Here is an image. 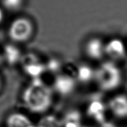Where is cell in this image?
<instances>
[{
    "label": "cell",
    "instance_id": "obj_1",
    "mask_svg": "<svg viewBox=\"0 0 127 127\" xmlns=\"http://www.w3.org/2000/svg\"><path fill=\"white\" fill-rule=\"evenodd\" d=\"M23 101L29 111L43 113L52 105V91L42 82H33L25 89Z\"/></svg>",
    "mask_w": 127,
    "mask_h": 127
},
{
    "label": "cell",
    "instance_id": "obj_2",
    "mask_svg": "<svg viewBox=\"0 0 127 127\" xmlns=\"http://www.w3.org/2000/svg\"><path fill=\"white\" fill-rule=\"evenodd\" d=\"M94 78L101 90L112 91L118 88L121 84L122 73L116 64L112 61H106L95 71Z\"/></svg>",
    "mask_w": 127,
    "mask_h": 127
},
{
    "label": "cell",
    "instance_id": "obj_3",
    "mask_svg": "<svg viewBox=\"0 0 127 127\" xmlns=\"http://www.w3.org/2000/svg\"><path fill=\"white\" fill-rule=\"evenodd\" d=\"M33 32V24L29 18L18 17L8 27V37L14 43H25L31 39Z\"/></svg>",
    "mask_w": 127,
    "mask_h": 127
},
{
    "label": "cell",
    "instance_id": "obj_4",
    "mask_svg": "<svg viewBox=\"0 0 127 127\" xmlns=\"http://www.w3.org/2000/svg\"><path fill=\"white\" fill-rule=\"evenodd\" d=\"M105 54L113 60L123 59L126 55V47L124 42L118 38H113L105 45Z\"/></svg>",
    "mask_w": 127,
    "mask_h": 127
},
{
    "label": "cell",
    "instance_id": "obj_5",
    "mask_svg": "<svg viewBox=\"0 0 127 127\" xmlns=\"http://www.w3.org/2000/svg\"><path fill=\"white\" fill-rule=\"evenodd\" d=\"M75 87V80L70 75L66 74L58 75L54 82V88L62 95H67L71 93Z\"/></svg>",
    "mask_w": 127,
    "mask_h": 127
},
{
    "label": "cell",
    "instance_id": "obj_6",
    "mask_svg": "<svg viewBox=\"0 0 127 127\" xmlns=\"http://www.w3.org/2000/svg\"><path fill=\"white\" fill-rule=\"evenodd\" d=\"M105 45L98 37L91 38L86 44V54L91 59H101L105 55Z\"/></svg>",
    "mask_w": 127,
    "mask_h": 127
},
{
    "label": "cell",
    "instance_id": "obj_7",
    "mask_svg": "<svg viewBox=\"0 0 127 127\" xmlns=\"http://www.w3.org/2000/svg\"><path fill=\"white\" fill-rule=\"evenodd\" d=\"M109 107L112 114L116 117H127V96L124 95L114 96L109 101Z\"/></svg>",
    "mask_w": 127,
    "mask_h": 127
},
{
    "label": "cell",
    "instance_id": "obj_8",
    "mask_svg": "<svg viewBox=\"0 0 127 127\" xmlns=\"http://www.w3.org/2000/svg\"><path fill=\"white\" fill-rule=\"evenodd\" d=\"M31 122L24 114L15 113L11 114L6 120V127H29Z\"/></svg>",
    "mask_w": 127,
    "mask_h": 127
},
{
    "label": "cell",
    "instance_id": "obj_9",
    "mask_svg": "<svg viewBox=\"0 0 127 127\" xmlns=\"http://www.w3.org/2000/svg\"><path fill=\"white\" fill-rule=\"evenodd\" d=\"M20 52V50L14 46L8 45L5 46L2 55L4 61H7L10 64H14L18 61H21L22 55Z\"/></svg>",
    "mask_w": 127,
    "mask_h": 127
},
{
    "label": "cell",
    "instance_id": "obj_10",
    "mask_svg": "<svg viewBox=\"0 0 127 127\" xmlns=\"http://www.w3.org/2000/svg\"><path fill=\"white\" fill-rule=\"evenodd\" d=\"M95 78V71L88 65H81L77 70V78L82 82H88Z\"/></svg>",
    "mask_w": 127,
    "mask_h": 127
},
{
    "label": "cell",
    "instance_id": "obj_11",
    "mask_svg": "<svg viewBox=\"0 0 127 127\" xmlns=\"http://www.w3.org/2000/svg\"><path fill=\"white\" fill-rule=\"evenodd\" d=\"M24 1L25 0H0L2 8L10 12L20 10L23 5Z\"/></svg>",
    "mask_w": 127,
    "mask_h": 127
},
{
    "label": "cell",
    "instance_id": "obj_12",
    "mask_svg": "<svg viewBox=\"0 0 127 127\" xmlns=\"http://www.w3.org/2000/svg\"><path fill=\"white\" fill-rule=\"evenodd\" d=\"M23 69L26 74L33 78H37L40 74H42L45 67L42 63L37 62L23 67Z\"/></svg>",
    "mask_w": 127,
    "mask_h": 127
},
{
    "label": "cell",
    "instance_id": "obj_13",
    "mask_svg": "<svg viewBox=\"0 0 127 127\" xmlns=\"http://www.w3.org/2000/svg\"><path fill=\"white\" fill-rule=\"evenodd\" d=\"M3 17H4V15H3V12L2 9L0 8V24L2 23L3 20Z\"/></svg>",
    "mask_w": 127,
    "mask_h": 127
},
{
    "label": "cell",
    "instance_id": "obj_14",
    "mask_svg": "<svg viewBox=\"0 0 127 127\" xmlns=\"http://www.w3.org/2000/svg\"><path fill=\"white\" fill-rule=\"evenodd\" d=\"M3 61H4V59H3V55L2 54H0V65H1Z\"/></svg>",
    "mask_w": 127,
    "mask_h": 127
},
{
    "label": "cell",
    "instance_id": "obj_15",
    "mask_svg": "<svg viewBox=\"0 0 127 127\" xmlns=\"http://www.w3.org/2000/svg\"><path fill=\"white\" fill-rule=\"evenodd\" d=\"M2 86H3V81L1 78V76H0V91H1V88H2Z\"/></svg>",
    "mask_w": 127,
    "mask_h": 127
}]
</instances>
